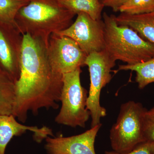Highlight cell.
<instances>
[{
    "mask_svg": "<svg viewBox=\"0 0 154 154\" xmlns=\"http://www.w3.org/2000/svg\"><path fill=\"white\" fill-rule=\"evenodd\" d=\"M75 15L57 0H30L17 13L15 23L22 34L40 38L48 45L51 35L69 28Z\"/></svg>",
    "mask_w": 154,
    "mask_h": 154,
    "instance_id": "7a4b0ae2",
    "label": "cell"
},
{
    "mask_svg": "<svg viewBox=\"0 0 154 154\" xmlns=\"http://www.w3.org/2000/svg\"><path fill=\"white\" fill-rule=\"evenodd\" d=\"M104 7L111 8L114 12H118L122 6L128 0H100Z\"/></svg>",
    "mask_w": 154,
    "mask_h": 154,
    "instance_id": "ffe728a7",
    "label": "cell"
},
{
    "mask_svg": "<svg viewBox=\"0 0 154 154\" xmlns=\"http://www.w3.org/2000/svg\"><path fill=\"white\" fill-rule=\"evenodd\" d=\"M47 51L53 69L62 75L85 66L88 56L73 39L57 33L50 36Z\"/></svg>",
    "mask_w": 154,
    "mask_h": 154,
    "instance_id": "52a82bcc",
    "label": "cell"
},
{
    "mask_svg": "<svg viewBox=\"0 0 154 154\" xmlns=\"http://www.w3.org/2000/svg\"><path fill=\"white\" fill-rule=\"evenodd\" d=\"M64 8L75 15L85 13L95 20L102 19L104 6L100 0H57Z\"/></svg>",
    "mask_w": 154,
    "mask_h": 154,
    "instance_id": "5bb4252c",
    "label": "cell"
},
{
    "mask_svg": "<svg viewBox=\"0 0 154 154\" xmlns=\"http://www.w3.org/2000/svg\"><path fill=\"white\" fill-rule=\"evenodd\" d=\"M115 18L118 25L128 26L154 44V11L140 15L121 13Z\"/></svg>",
    "mask_w": 154,
    "mask_h": 154,
    "instance_id": "7c38bea8",
    "label": "cell"
},
{
    "mask_svg": "<svg viewBox=\"0 0 154 154\" xmlns=\"http://www.w3.org/2000/svg\"><path fill=\"white\" fill-rule=\"evenodd\" d=\"M146 109L140 102L133 101L122 104L116 121L110 131V144L113 151L126 153L146 142L142 120Z\"/></svg>",
    "mask_w": 154,
    "mask_h": 154,
    "instance_id": "5b68a950",
    "label": "cell"
},
{
    "mask_svg": "<svg viewBox=\"0 0 154 154\" xmlns=\"http://www.w3.org/2000/svg\"><path fill=\"white\" fill-rule=\"evenodd\" d=\"M30 0H0V21L16 25L15 18L19 10Z\"/></svg>",
    "mask_w": 154,
    "mask_h": 154,
    "instance_id": "2e32d148",
    "label": "cell"
},
{
    "mask_svg": "<svg viewBox=\"0 0 154 154\" xmlns=\"http://www.w3.org/2000/svg\"><path fill=\"white\" fill-rule=\"evenodd\" d=\"M85 65L88 67L91 80L87 107L91 113V128L101 124V119L107 115L106 109L100 105V95L102 89L112 79L110 73L116 60L105 49L88 54Z\"/></svg>",
    "mask_w": 154,
    "mask_h": 154,
    "instance_id": "8992f818",
    "label": "cell"
},
{
    "mask_svg": "<svg viewBox=\"0 0 154 154\" xmlns=\"http://www.w3.org/2000/svg\"><path fill=\"white\" fill-rule=\"evenodd\" d=\"M15 99V82L2 70L0 71V115H13Z\"/></svg>",
    "mask_w": 154,
    "mask_h": 154,
    "instance_id": "4fadbf2b",
    "label": "cell"
},
{
    "mask_svg": "<svg viewBox=\"0 0 154 154\" xmlns=\"http://www.w3.org/2000/svg\"><path fill=\"white\" fill-rule=\"evenodd\" d=\"M131 70L136 73L135 81L140 89H143L151 83H154V57L149 60L132 65H121L119 66L118 70Z\"/></svg>",
    "mask_w": 154,
    "mask_h": 154,
    "instance_id": "9a60e30c",
    "label": "cell"
},
{
    "mask_svg": "<svg viewBox=\"0 0 154 154\" xmlns=\"http://www.w3.org/2000/svg\"><path fill=\"white\" fill-rule=\"evenodd\" d=\"M105 154H150L149 142H144L140 144L131 152L126 153H119L113 151H106Z\"/></svg>",
    "mask_w": 154,
    "mask_h": 154,
    "instance_id": "d6986e66",
    "label": "cell"
},
{
    "mask_svg": "<svg viewBox=\"0 0 154 154\" xmlns=\"http://www.w3.org/2000/svg\"><path fill=\"white\" fill-rule=\"evenodd\" d=\"M150 154H154V141L149 142Z\"/></svg>",
    "mask_w": 154,
    "mask_h": 154,
    "instance_id": "44dd1931",
    "label": "cell"
},
{
    "mask_svg": "<svg viewBox=\"0 0 154 154\" xmlns=\"http://www.w3.org/2000/svg\"><path fill=\"white\" fill-rule=\"evenodd\" d=\"M75 21L69 28L57 33L73 39L87 55L105 49V24L84 13L77 15Z\"/></svg>",
    "mask_w": 154,
    "mask_h": 154,
    "instance_id": "ba28073f",
    "label": "cell"
},
{
    "mask_svg": "<svg viewBox=\"0 0 154 154\" xmlns=\"http://www.w3.org/2000/svg\"><path fill=\"white\" fill-rule=\"evenodd\" d=\"M143 132L146 142L154 141V107L146 109L142 120Z\"/></svg>",
    "mask_w": 154,
    "mask_h": 154,
    "instance_id": "ac0fdd59",
    "label": "cell"
},
{
    "mask_svg": "<svg viewBox=\"0 0 154 154\" xmlns=\"http://www.w3.org/2000/svg\"><path fill=\"white\" fill-rule=\"evenodd\" d=\"M119 12L130 15H140L154 11V0H128L119 9Z\"/></svg>",
    "mask_w": 154,
    "mask_h": 154,
    "instance_id": "e0dca14e",
    "label": "cell"
},
{
    "mask_svg": "<svg viewBox=\"0 0 154 154\" xmlns=\"http://www.w3.org/2000/svg\"><path fill=\"white\" fill-rule=\"evenodd\" d=\"M102 125L101 123L72 136L48 137L45 147L48 154H96L94 144Z\"/></svg>",
    "mask_w": 154,
    "mask_h": 154,
    "instance_id": "30bf717a",
    "label": "cell"
},
{
    "mask_svg": "<svg viewBox=\"0 0 154 154\" xmlns=\"http://www.w3.org/2000/svg\"><path fill=\"white\" fill-rule=\"evenodd\" d=\"M28 131L34 133V139L38 143L54 136L52 130L47 127L27 126L18 122L14 115H0V154H5L7 145L14 136H19Z\"/></svg>",
    "mask_w": 154,
    "mask_h": 154,
    "instance_id": "8fae6325",
    "label": "cell"
},
{
    "mask_svg": "<svg viewBox=\"0 0 154 154\" xmlns=\"http://www.w3.org/2000/svg\"><path fill=\"white\" fill-rule=\"evenodd\" d=\"M114 15L102 14L105 50L114 60L127 65L145 62L154 57V44L143 39L128 26L118 25Z\"/></svg>",
    "mask_w": 154,
    "mask_h": 154,
    "instance_id": "3957f363",
    "label": "cell"
},
{
    "mask_svg": "<svg viewBox=\"0 0 154 154\" xmlns=\"http://www.w3.org/2000/svg\"><path fill=\"white\" fill-rule=\"evenodd\" d=\"M81 67L63 75V87L60 101V111L55 119L59 124L76 128L85 127L91 117L87 109L88 92L81 85Z\"/></svg>",
    "mask_w": 154,
    "mask_h": 154,
    "instance_id": "277c9868",
    "label": "cell"
},
{
    "mask_svg": "<svg viewBox=\"0 0 154 154\" xmlns=\"http://www.w3.org/2000/svg\"><path fill=\"white\" fill-rule=\"evenodd\" d=\"M2 68H1V66H0V71H2Z\"/></svg>",
    "mask_w": 154,
    "mask_h": 154,
    "instance_id": "7402d4cb",
    "label": "cell"
},
{
    "mask_svg": "<svg viewBox=\"0 0 154 154\" xmlns=\"http://www.w3.org/2000/svg\"><path fill=\"white\" fill-rule=\"evenodd\" d=\"M43 40L23 34L20 75L15 82L13 115L22 123L28 112L38 114L42 108L57 109L63 87V75L53 69Z\"/></svg>",
    "mask_w": 154,
    "mask_h": 154,
    "instance_id": "6da1fadb",
    "label": "cell"
},
{
    "mask_svg": "<svg viewBox=\"0 0 154 154\" xmlns=\"http://www.w3.org/2000/svg\"><path fill=\"white\" fill-rule=\"evenodd\" d=\"M23 34L16 25L0 21V66L15 82L20 75Z\"/></svg>",
    "mask_w": 154,
    "mask_h": 154,
    "instance_id": "9c48e42d",
    "label": "cell"
}]
</instances>
